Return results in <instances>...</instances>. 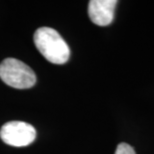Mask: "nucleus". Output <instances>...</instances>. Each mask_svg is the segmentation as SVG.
<instances>
[{
    "instance_id": "obj_1",
    "label": "nucleus",
    "mask_w": 154,
    "mask_h": 154,
    "mask_svg": "<svg viewBox=\"0 0 154 154\" xmlns=\"http://www.w3.org/2000/svg\"><path fill=\"white\" fill-rule=\"evenodd\" d=\"M35 46L46 60L54 64H64L70 57V49L59 33L50 27H40L33 36Z\"/></svg>"
},
{
    "instance_id": "obj_2",
    "label": "nucleus",
    "mask_w": 154,
    "mask_h": 154,
    "mask_svg": "<svg viewBox=\"0 0 154 154\" xmlns=\"http://www.w3.org/2000/svg\"><path fill=\"white\" fill-rule=\"evenodd\" d=\"M0 78L5 84L16 89H27L34 86V71L22 61L15 58H6L0 64Z\"/></svg>"
},
{
    "instance_id": "obj_3",
    "label": "nucleus",
    "mask_w": 154,
    "mask_h": 154,
    "mask_svg": "<svg viewBox=\"0 0 154 154\" xmlns=\"http://www.w3.org/2000/svg\"><path fill=\"white\" fill-rule=\"evenodd\" d=\"M2 141L10 146L25 147L36 138V130L31 124L22 121H10L0 129Z\"/></svg>"
},
{
    "instance_id": "obj_4",
    "label": "nucleus",
    "mask_w": 154,
    "mask_h": 154,
    "mask_svg": "<svg viewBox=\"0 0 154 154\" xmlns=\"http://www.w3.org/2000/svg\"><path fill=\"white\" fill-rule=\"evenodd\" d=\"M116 0H91L88 4V15L98 26H107L114 18Z\"/></svg>"
},
{
    "instance_id": "obj_5",
    "label": "nucleus",
    "mask_w": 154,
    "mask_h": 154,
    "mask_svg": "<svg viewBox=\"0 0 154 154\" xmlns=\"http://www.w3.org/2000/svg\"><path fill=\"white\" fill-rule=\"evenodd\" d=\"M115 154H136L133 147L127 143H120L116 148Z\"/></svg>"
}]
</instances>
